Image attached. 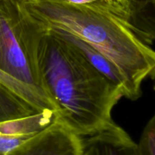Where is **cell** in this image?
I'll return each instance as SVG.
<instances>
[{
	"mask_svg": "<svg viewBox=\"0 0 155 155\" xmlns=\"http://www.w3.org/2000/svg\"><path fill=\"white\" fill-rule=\"evenodd\" d=\"M21 12L26 46L58 119L79 136L111 123L112 110L124 97L121 89L71 44Z\"/></svg>",
	"mask_w": 155,
	"mask_h": 155,
	"instance_id": "cell-1",
	"label": "cell"
},
{
	"mask_svg": "<svg viewBox=\"0 0 155 155\" xmlns=\"http://www.w3.org/2000/svg\"><path fill=\"white\" fill-rule=\"evenodd\" d=\"M24 15L37 25L71 33L110 60L128 83L131 100L142 95V84L155 78V51L130 19L112 12L53 0H18Z\"/></svg>",
	"mask_w": 155,
	"mask_h": 155,
	"instance_id": "cell-2",
	"label": "cell"
},
{
	"mask_svg": "<svg viewBox=\"0 0 155 155\" xmlns=\"http://www.w3.org/2000/svg\"><path fill=\"white\" fill-rule=\"evenodd\" d=\"M0 71L44 94L23 36L18 0H0Z\"/></svg>",
	"mask_w": 155,
	"mask_h": 155,
	"instance_id": "cell-3",
	"label": "cell"
},
{
	"mask_svg": "<svg viewBox=\"0 0 155 155\" xmlns=\"http://www.w3.org/2000/svg\"><path fill=\"white\" fill-rule=\"evenodd\" d=\"M80 139L58 117L7 155H80Z\"/></svg>",
	"mask_w": 155,
	"mask_h": 155,
	"instance_id": "cell-4",
	"label": "cell"
},
{
	"mask_svg": "<svg viewBox=\"0 0 155 155\" xmlns=\"http://www.w3.org/2000/svg\"><path fill=\"white\" fill-rule=\"evenodd\" d=\"M80 155H136L137 143L112 121L98 131L80 136Z\"/></svg>",
	"mask_w": 155,
	"mask_h": 155,
	"instance_id": "cell-5",
	"label": "cell"
},
{
	"mask_svg": "<svg viewBox=\"0 0 155 155\" xmlns=\"http://www.w3.org/2000/svg\"><path fill=\"white\" fill-rule=\"evenodd\" d=\"M46 29L51 30L56 36L71 44L97 71H99L107 80H110L115 86L121 89L124 98L131 100L130 88L124 75L121 74L120 70L104 54L100 53L95 48L71 33H67V32L58 30V29Z\"/></svg>",
	"mask_w": 155,
	"mask_h": 155,
	"instance_id": "cell-6",
	"label": "cell"
},
{
	"mask_svg": "<svg viewBox=\"0 0 155 155\" xmlns=\"http://www.w3.org/2000/svg\"><path fill=\"white\" fill-rule=\"evenodd\" d=\"M58 117L53 110H44L33 114L0 122V133L30 139L46 129Z\"/></svg>",
	"mask_w": 155,
	"mask_h": 155,
	"instance_id": "cell-7",
	"label": "cell"
},
{
	"mask_svg": "<svg viewBox=\"0 0 155 155\" xmlns=\"http://www.w3.org/2000/svg\"><path fill=\"white\" fill-rule=\"evenodd\" d=\"M0 83L27 101L38 111L53 110L57 112L55 106L41 92L27 84L15 80L0 71ZM58 114V113H57Z\"/></svg>",
	"mask_w": 155,
	"mask_h": 155,
	"instance_id": "cell-8",
	"label": "cell"
},
{
	"mask_svg": "<svg viewBox=\"0 0 155 155\" xmlns=\"http://www.w3.org/2000/svg\"><path fill=\"white\" fill-rule=\"evenodd\" d=\"M39 112L30 104L0 83V122Z\"/></svg>",
	"mask_w": 155,
	"mask_h": 155,
	"instance_id": "cell-9",
	"label": "cell"
},
{
	"mask_svg": "<svg viewBox=\"0 0 155 155\" xmlns=\"http://www.w3.org/2000/svg\"><path fill=\"white\" fill-rule=\"evenodd\" d=\"M130 21L147 43L155 42V0L133 11Z\"/></svg>",
	"mask_w": 155,
	"mask_h": 155,
	"instance_id": "cell-10",
	"label": "cell"
},
{
	"mask_svg": "<svg viewBox=\"0 0 155 155\" xmlns=\"http://www.w3.org/2000/svg\"><path fill=\"white\" fill-rule=\"evenodd\" d=\"M74 6L101 9L130 19L131 12L124 0H53Z\"/></svg>",
	"mask_w": 155,
	"mask_h": 155,
	"instance_id": "cell-11",
	"label": "cell"
},
{
	"mask_svg": "<svg viewBox=\"0 0 155 155\" xmlns=\"http://www.w3.org/2000/svg\"><path fill=\"white\" fill-rule=\"evenodd\" d=\"M136 155H155V114L144 128L137 143Z\"/></svg>",
	"mask_w": 155,
	"mask_h": 155,
	"instance_id": "cell-12",
	"label": "cell"
},
{
	"mask_svg": "<svg viewBox=\"0 0 155 155\" xmlns=\"http://www.w3.org/2000/svg\"><path fill=\"white\" fill-rule=\"evenodd\" d=\"M27 139H29L0 133V155H7Z\"/></svg>",
	"mask_w": 155,
	"mask_h": 155,
	"instance_id": "cell-13",
	"label": "cell"
},
{
	"mask_svg": "<svg viewBox=\"0 0 155 155\" xmlns=\"http://www.w3.org/2000/svg\"><path fill=\"white\" fill-rule=\"evenodd\" d=\"M124 1L126 2L127 5L129 6L130 12L132 13L133 11L136 10L139 8H140L141 6L144 5L145 4L152 1V0H124Z\"/></svg>",
	"mask_w": 155,
	"mask_h": 155,
	"instance_id": "cell-14",
	"label": "cell"
},
{
	"mask_svg": "<svg viewBox=\"0 0 155 155\" xmlns=\"http://www.w3.org/2000/svg\"><path fill=\"white\" fill-rule=\"evenodd\" d=\"M154 91H155V83H154Z\"/></svg>",
	"mask_w": 155,
	"mask_h": 155,
	"instance_id": "cell-15",
	"label": "cell"
}]
</instances>
